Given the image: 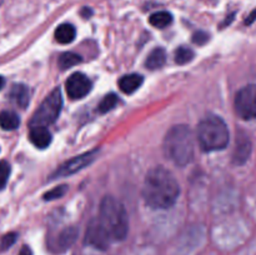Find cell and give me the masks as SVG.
<instances>
[{"label": "cell", "mask_w": 256, "mask_h": 255, "mask_svg": "<svg viewBox=\"0 0 256 255\" xmlns=\"http://www.w3.org/2000/svg\"><path fill=\"white\" fill-rule=\"evenodd\" d=\"M2 0H0V5H2Z\"/></svg>", "instance_id": "cell-30"}, {"label": "cell", "mask_w": 256, "mask_h": 255, "mask_svg": "<svg viewBox=\"0 0 256 255\" xmlns=\"http://www.w3.org/2000/svg\"><path fill=\"white\" fill-rule=\"evenodd\" d=\"M80 62H82V56L72 52H62L59 58V68L62 70L69 69V68L75 66V65L80 64Z\"/></svg>", "instance_id": "cell-19"}, {"label": "cell", "mask_w": 256, "mask_h": 255, "mask_svg": "<svg viewBox=\"0 0 256 255\" xmlns=\"http://www.w3.org/2000/svg\"><path fill=\"white\" fill-rule=\"evenodd\" d=\"M164 154L176 166H186L195 154V136L188 125L172 126L165 135L162 142Z\"/></svg>", "instance_id": "cell-2"}, {"label": "cell", "mask_w": 256, "mask_h": 255, "mask_svg": "<svg viewBox=\"0 0 256 255\" xmlns=\"http://www.w3.org/2000/svg\"><path fill=\"white\" fill-rule=\"evenodd\" d=\"M194 56H195L194 52H192L190 48H186V46L178 48V49L175 50V54H174L175 62L179 65L188 64V62H190L192 59H194Z\"/></svg>", "instance_id": "cell-20"}, {"label": "cell", "mask_w": 256, "mask_h": 255, "mask_svg": "<svg viewBox=\"0 0 256 255\" xmlns=\"http://www.w3.org/2000/svg\"><path fill=\"white\" fill-rule=\"evenodd\" d=\"M20 125V118L12 110H2L0 112V128L6 132L18 129Z\"/></svg>", "instance_id": "cell-16"}, {"label": "cell", "mask_w": 256, "mask_h": 255, "mask_svg": "<svg viewBox=\"0 0 256 255\" xmlns=\"http://www.w3.org/2000/svg\"><path fill=\"white\" fill-rule=\"evenodd\" d=\"M18 239L16 232H8V234L2 235L0 238V252H4V250H8L10 246L15 244Z\"/></svg>", "instance_id": "cell-24"}, {"label": "cell", "mask_w": 256, "mask_h": 255, "mask_svg": "<svg viewBox=\"0 0 256 255\" xmlns=\"http://www.w3.org/2000/svg\"><path fill=\"white\" fill-rule=\"evenodd\" d=\"M99 222L112 240L122 242L129 232V219L122 202L114 196H105L100 202Z\"/></svg>", "instance_id": "cell-3"}, {"label": "cell", "mask_w": 256, "mask_h": 255, "mask_svg": "<svg viewBox=\"0 0 256 255\" xmlns=\"http://www.w3.org/2000/svg\"><path fill=\"white\" fill-rule=\"evenodd\" d=\"M165 62H166V52L162 48H155L148 55L145 60V66L150 70H156L164 66Z\"/></svg>", "instance_id": "cell-14"}, {"label": "cell", "mask_w": 256, "mask_h": 255, "mask_svg": "<svg viewBox=\"0 0 256 255\" xmlns=\"http://www.w3.org/2000/svg\"><path fill=\"white\" fill-rule=\"evenodd\" d=\"M92 10L89 9V8H84V9L82 10V16L88 18V16H90V15H92Z\"/></svg>", "instance_id": "cell-28"}, {"label": "cell", "mask_w": 256, "mask_h": 255, "mask_svg": "<svg viewBox=\"0 0 256 255\" xmlns=\"http://www.w3.org/2000/svg\"><path fill=\"white\" fill-rule=\"evenodd\" d=\"M98 154H99V149H92L90 150V152H84V154L74 156L72 159L68 160L64 164L60 165V166L52 172L50 179L54 180L58 179V178H65L80 172V170H82L84 168H86L88 165L92 164V162L96 159Z\"/></svg>", "instance_id": "cell-7"}, {"label": "cell", "mask_w": 256, "mask_h": 255, "mask_svg": "<svg viewBox=\"0 0 256 255\" xmlns=\"http://www.w3.org/2000/svg\"><path fill=\"white\" fill-rule=\"evenodd\" d=\"M252 145L249 138L245 136V135L238 136L234 152H232V164L238 165V166L244 165L249 160L250 155H252Z\"/></svg>", "instance_id": "cell-10"}, {"label": "cell", "mask_w": 256, "mask_h": 255, "mask_svg": "<svg viewBox=\"0 0 256 255\" xmlns=\"http://www.w3.org/2000/svg\"><path fill=\"white\" fill-rule=\"evenodd\" d=\"M180 195V186L174 174L156 166L146 174L142 185V198L152 209H170Z\"/></svg>", "instance_id": "cell-1"}, {"label": "cell", "mask_w": 256, "mask_h": 255, "mask_svg": "<svg viewBox=\"0 0 256 255\" xmlns=\"http://www.w3.org/2000/svg\"><path fill=\"white\" fill-rule=\"evenodd\" d=\"M208 40H209V35H208L205 32H202V30L194 32V35H192V42L196 45L206 44Z\"/></svg>", "instance_id": "cell-25"}, {"label": "cell", "mask_w": 256, "mask_h": 255, "mask_svg": "<svg viewBox=\"0 0 256 255\" xmlns=\"http://www.w3.org/2000/svg\"><path fill=\"white\" fill-rule=\"evenodd\" d=\"M10 172H12V166L5 160H0V190L4 189L9 180Z\"/></svg>", "instance_id": "cell-23"}, {"label": "cell", "mask_w": 256, "mask_h": 255, "mask_svg": "<svg viewBox=\"0 0 256 255\" xmlns=\"http://www.w3.org/2000/svg\"><path fill=\"white\" fill-rule=\"evenodd\" d=\"M4 85H5V79L2 76H0V90L4 88Z\"/></svg>", "instance_id": "cell-29"}, {"label": "cell", "mask_w": 256, "mask_h": 255, "mask_svg": "<svg viewBox=\"0 0 256 255\" xmlns=\"http://www.w3.org/2000/svg\"><path fill=\"white\" fill-rule=\"evenodd\" d=\"M149 22L154 28L158 29H164V28L169 26L172 22V15L169 12H158L150 15Z\"/></svg>", "instance_id": "cell-18"}, {"label": "cell", "mask_w": 256, "mask_h": 255, "mask_svg": "<svg viewBox=\"0 0 256 255\" xmlns=\"http://www.w3.org/2000/svg\"><path fill=\"white\" fill-rule=\"evenodd\" d=\"M55 40L60 44H69L76 36V30L72 24H62L55 30Z\"/></svg>", "instance_id": "cell-17"}, {"label": "cell", "mask_w": 256, "mask_h": 255, "mask_svg": "<svg viewBox=\"0 0 256 255\" xmlns=\"http://www.w3.org/2000/svg\"><path fill=\"white\" fill-rule=\"evenodd\" d=\"M144 82V78L140 74H128L124 75L119 80V88L125 94H132L136 92Z\"/></svg>", "instance_id": "cell-13"}, {"label": "cell", "mask_w": 256, "mask_h": 255, "mask_svg": "<svg viewBox=\"0 0 256 255\" xmlns=\"http://www.w3.org/2000/svg\"><path fill=\"white\" fill-rule=\"evenodd\" d=\"M235 112L242 120L256 119V85L242 88L235 96Z\"/></svg>", "instance_id": "cell-6"}, {"label": "cell", "mask_w": 256, "mask_h": 255, "mask_svg": "<svg viewBox=\"0 0 256 255\" xmlns=\"http://www.w3.org/2000/svg\"><path fill=\"white\" fill-rule=\"evenodd\" d=\"M112 238L109 236L106 230L100 224L99 219H94L89 222L85 232L84 242L89 246L95 248L98 250H106L109 248Z\"/></svg>", "instance_id": "cell-8"}, {"label": "cell", "mask_w": 256, "mask_h": 255, "mask_svg": "<svg viewBox=\"0 0 256 255\" xmlns=\"http://www.w3.org/2000/svg\"><path fill=\"white\" fill-rule=\"evenodd\" d=\"M66 192H68L66 185H59V186L54 188V189L45 192V194L42 195V198H44L45 202H52V200H56V199H60L62 196H64Z\"/></svg>", "instance_id": "cell-22"}, {"label": "cell", "mask_w": 256, "mask_h": 255, "mask_svg": "<svg viewBox=\"0 0 256 255\" xmlns=\"http://www.w3.org/2000/svg\"><path fill=\"white\" fill-rule=\"evenodd\" d=\"M78 235H79V230L76 229L75 226H69L65 228L62 232L58 236V246L62 250H66L76 242Z\"/></svg>", "instance_id": "cell-15"}, {"label": "cell", "mask_w": 256, "mask_h": 255, "mask_svg": "<svg viewBox=\"0 0 256 255\" xmlns=\"http://www.w3.org/2000/svg\"><path fill=\"white\" fill-rule=\"evenodd\" d=\"M18 255H32V249L28 246V245H24V246L20 249L19 254H18Z\"/></svg>", "instance_id": "cell-27"}, {"label": "cell", "mask_w": 256, "mask_h": 255, "mask_svg": "<svg viewBox=\"0 0 256 255\" xmlns=\"http://www.w3.org/2000/svg\"><path fill=\"white\" fill-rule=\"evenodd\" d=\"M256 20V9L254 10V12H252V14L249 15V16L246 18V20H245V25H250L252 24Z\"/></svg>", "instance_id": "cell-26"}, {"label": "cell", "mask_w": 256, "mask_h": 255, "mask_svg": "<svg viewBox=\"0 0 256 255\" xmlns=\"http://www.w3.org/2000/svg\"><path fill=\"white\" fill-rule=\"evenodd\" d=\"M92 88V82L89 78L82 72H74L68 78L65 82V90L70 99L78 100L82 99L90 92Z\"/></svg>", "instance_id": "cell-9"}, {"label": "cell", "mask_w": 256, "mask_h": 255, "mask_svg": "<svg viewBox=\"0 0 256 255\" xmlns=\"http://www.w3.org/2000/svg\"><path fill=\"white\" fill-rule=\"evenodd\" d=\"M10 102L14 105H16L20 109L28 108L30 102V92L26 85L24 84H14L9 90L8 94Z\"/></svg>", "instance_id": "cell-11"}, {"label": "cell", "mask_w": 256, "mask_h": 255, "mask_svg": "<svg viewBox=\"0 0 256 255\" xmlns=\"http://www.w3.org/2000/svg\"><path fill=\"white\" fill-rule=\"evenodd\" d=\"M29 139L38 149H45L52 142V134L46 126H30Z\"/></svg>", "instance_id": "cell-12"}, {"label": "cell", "mask_w": 256, "mask_h": 255, "mask_svg": "<svg viewBox=\"0 0 256 255\" xmlns=\"http://www.w3.org/2000/svg\"><path fill=\"white\" fill-rule=\"evenodd\" d=\"M198 142L202 152H218L228 146L230 132L226 122L218 115H208L198 125Z\"/></svg>", "instance_id": "cell-4"}, {"label": "cell", "mask_w": 256, "mask_h": 255, "mask_svg": "<svg viewBox=\"0 0 256 255\" xmlns=\"http://www.w3.org/2000/svg\"><path fill=\"white\" fill-rule=\"evenodd\" d=\"M62 108V95L59 88H55L32 114L30 126H49L59 118Z\"/></svg>", "instance_id": "cell-5"}, {"label": "cell", "mask_w": 256, "mask_h": 255, "mask_svg": "<svg viewBox=\"0 0 256 255\" xmlns=\"http://www.w3.org/2000/svg\"><path fill=\"white\" fill-rule=\"evenodd\" d=\"M118 104V95L114 94V92H109L108 95H105L104 98L100 102L99 106H98V110L102 114H105V112H110V110L114 109Z\"/></svg>", "instance_id": "cell-21"}]
</instances>
